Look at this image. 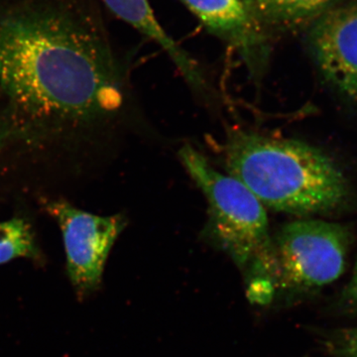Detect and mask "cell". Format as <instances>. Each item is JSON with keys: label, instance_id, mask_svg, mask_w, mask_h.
I'll list each match as a JSON object with an SVG mask.
<instances>
[{"label": "cell", "instance_id": "cell-13", "mask_svg": "<svg viewBox=\"0 0 357 357\" xmlns=\"http://www.w3.org/2000/svg\"><path fill=\"white\" fill-rule=\"evenodd\" d=\"M344 299L349 304L357 305V261L352 272L351 281L344 289Z\"/></svg>", "mask_w": 357, "mask_h": 357}, {"label": "cell", "instance_id": "cell-6", "mask_svg": "<svg viewBox=\"0 0 357 357\" xmlns=\"http://www.w3.org/2000/svg\"><path fill=\"white\" fill-rule=\"evenodd\" d=\"M204 27L243 59L253 81L259 82L269 63L270 29L253 0H182Z\"/></svg>", "mask_w": 357, "mask_h": 357}, {"label": "cell", "instance_id": "cell-4", "mask_svg": "<svg viewBox=\"0 0 357 357\" xmlns=\"http://www.w3.org/2000/svg\"><path fill=\"white\" fill-rule=\"evenodd\" d=\"M349 229L325 220H295L273 236L274 298L300 297L333 283L344 274Z\"/></svg>", "mask_w": 357, "mask_h": 357}, {"label": "cell", "instance_id": "cell-7", "mask_svg": "<svg viewBox=\"0 0 357 357\" xmlns=\"http://www.w3.org/2000/svg\"><path fill=\"white\" fill-rule=\"evenodd\" d=\"M307 28V46L321 74L340 93L357 100V2L337 4Z\"/></svg>", "mask_w": 357, "mask_h": 357}, {"label": "cell", "instance_id": "cell-3", "mask_svg": "<svg viewBox=\"0 0 357 357\" xmlns=\"http://www.w3.org/2000/svg\"><path fill=\"white\" fill-rule=\"evenodd\" d=\"M178 158L208 202L204 236L243 272L253 302H272L273 236L265 206L243 183L218 171L192 145L181 148Z\"/></svg>", "mask_w": 357, "mask_h": 357}, {"label": "cell", "instance_id": "cell-11", "mask_svg": "<svg viewBox=\"0 0 357 357\" xmlns=\"http://www.w3.org/2000/svg\"><path fill=\"white\" fill-rule=\"evenodd\" d=\"M331 351L335 357H357V328L335 335L331 342Z\"/></svg>", "mask_w": 357, "mask_h": 357}, {"label": "cell", "instance_id": "cell-12", "mask_svg": "<svg viewBox=\"0 0 357 357\" xmlns=\"http://www.w3.org/2000/svg\"><path fill=\"white\" fill-rule=\"evenodd\" d=\"M15 136L14 132L13 122L11 121L10 115L7 112L4 105L0 107V153L6 146L9 140L13 139Z\"/></svg>", "mask_w": 357, "mask_h": 357}, {"label": "cell", "instance_id": "cell-10", "mask_svg": "<svg viewBox=\"0 0 357 357\" xmlns=\"http://www.w3.org/2000/svg\"><path fill=\"white\" fill-rule=\"evenodd\" d=\"M18 258L41 259L31 225L23 218L0 222V265Z\"/></svg>", "mask_w": 357, "mask_h": 357}, {"label": "cell", "instance_id": "cell-2", "mask_svg": "<svg viewBox=\"0 0 357 357\" xmlns=\"http://www.w3.org/2000/svg\"><path fill=\"white\" fill-rule=\"evenodd\" d=\"M223 158L229 175L272 211L325 213L349 199V184L337 164L302 141L236 129L227 135Z\"/></svg>", "mask_w": 357, "mask_h": 357}, {"label": "cell", "instance_id": "cell-5", "mask_svg": "<svg viewBox=\"0 0 357 357\" xmlns=\"http://www.w3.org/2000/svg\"><path fill=\"white\" fill-rule=\"evenodd\" d=\"M45 208L62 232L70 284L77 298L86 299L100 288L107 257L126 220L121 215H93L65 199L48 202Z\"/></svg>", "mask_w": 357, "mask_h": 357}, {"label": "cell", "instance_id": "cell-9", "mask_svg": "<svg viewBox=\"0 0 357 357\" xmlns=\"http://www.w3.org/2000/svg\"><path fill=\"white\" fill-rule=\"evenodd\" d=\"M338 0H253L269 29L293 31L309 27Z\"/></svg>", "mask_w": 357, "mask_h": 357}, {"label": "cell", "instance_id": "cell-8", "mask_svg": "<svg viewBox=\"0 0 357 357\" xmlns=\"http://www.w3.org/2000/svg\"><path fill=\"white\" fill-rule=\"evenodd\" d=\"M115 16L132 26L141 34L159 45L175 63L185 79L199 91L206 89V81L189 54L181 48L157 20L148 0H102Z\"/></svg>", "mask_w": 357, "mask_h": 357}, {"label": "cell", "instance_id": "cell-1", "mask_svg": "<svg viewBox=\"0 0 357 357\" xmlns=\"http://www.w3.org/2000/svg\"><path fill=\"white\" fill-rule=\"evenodd\" d=\"M0 91L15 136L93 128L121 102L102 26L76 0H22L0 13Z\"/></svg>", "mask_w": 357, "mask_h": 357}]
</instances>
